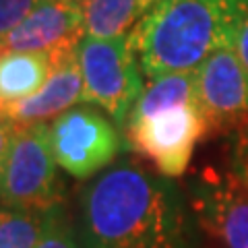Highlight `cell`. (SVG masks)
Returning <instances> with one entry per match:
<instances>
[{"label": "cell", "mask_w": 248, "mask_h": 248, "mask_svg": "<svg viewBox=\"0 0 248 248\" xmlns=\"http://www.w3.org/2000/svg\"><path fill=\"white\" fill-rule=\"evenodd\" d=\"M188 240L184 199L166 176L120 161L83 190V248H188Z\"/></svg>", "instance_id": "6da1fadb"}, {"label": "cell", "mask_w": 248, "mask_h": 248, "mask_svg": "<svg viewBox=\"0 0 248 248\" xmlns=\"http://www.w3.org/2000/svg\"><path fill=\"white\" fill-rule=\"evenodd\" d=\"M141 2H143V11L147 13V9H149V0H141Z\"/></svg>", "instance_id": "7402d4cb"}, {"label": "cell", "mask_w": 248, "mask_h": 248, "mask_svg": "<svg viewBox=\"0 0 248 248\" xmlns=\"http://www.w3.org/2000/svg\"><path fill=\"white\" fill-rule=\"evenodd\" d=\"M64 2H68V4H73V6H79V9H81V6H83V2H85V0H64Z\"/></svg>", "instance_id": "ffe728a7"}, {"label": "cell", "mask_w": 248, "mask_h": 248, "mask_svg": "<svg viewBox=\"0 0 248 248\" xmlns=\"http://www.w3.org/2000/svg\"><path fill=\"white\" fill-rule=\"evenodd\" d=\"M234 151H232V174L248 186V116L234 130Z\"/></svg>", "instance_id": "e0dca14e"}, {"label": "cell", "mask_w": 248, "mask_h": 248, "mask_svg": "<svg viewBox=\"0 0 248 248\" xmlns=\"http://www.w3.org/2000/svg\"><path fill=\"white\" fill-rule=\"evenodd\" d=\"M50 143L58 168L87 180L118 157L120 130L97 106H75L50 122Z\"/></svg>", "instance_id": "5b68a950"}, {"label": "cell", "mask_w": 248, "mask_h": 248, "mask_svg": "<svg viewBox=\"0 0 248 248\" xmlns=\"http://www.w3.org/2000/svg\"><path fill=\"white\" fill-rule=\"evenodd\" d=\"M197 211L223 248H248V186L234 174H209L197 192Z\"/></svg>", "instance_id": "9c48e42d"}, {"label": "cell", "mask_w": 248, "mask_h": 248, "mask_svg": "<svg viewBox=\"0 0 248 248\" xmlns=\"http://www.w3.org/2000/svg\"><path fill=\"white\" fill-rule=\"evenodd\" d=\"M35 248H79L73 215L64 205V201H58L44 211L42 230Z\"/></svg>", "instance_id": "9a60e30c"}, {"label": "cell", "mask_w": 248, "mask_h": 248, "mask_svg": "<svg viewBox=\"0 0 248 248\" xmlns=\"http://www.w3.org/2000/svg\"><path fill=\"white\" fill-rule=\"evenodd\" d=\"M155 2H159V0H149V9H151V6H153ZM149 9H147V11H149Z\"/></svg>", "instance_id": "603a6c76"}, {"label": "cell", "mask_w": 248, "mask_h": 248, "mask_svg": "<svg viewBox=\"0 0 248 248\" xmlns=\"http://www.w3.org/2000/svg\"><path fill=\"white\" fill-rule=\"evenodd\" d=\"M124 135L128 145L149 159L161 176L178 178L188 170L199 139L207 135V122L199 106L190 102L128 122Z\"/></svg>", "instance_id": "8992f818"}, {"label": "cell", "mask_w": 248, "mask_h": 248, "mask_svg": "<svg viewBox=\"0 0 248 248\" xmlns=\"http://www.w3.org/2000/svg\"><path fill=\"white\" fill-rule=\"evenodd\" d=\"M52 73L44 87L23 102L2 112L15 124H33L54 120L62 112L83 102V75L77 58V48L50 54Z\"/></svg>", "instance_id": "30bf717a"}, {"label": "cell", "mask_w": 248, "mask_h": 248, "mask_svg": "<svg viewBox=\"0 0 248 248\" xmlns=\"http://www.w3.org/2000/svg\"><path fill=\"white\" fill-rule=\"evenodd\" d=\"M197 106L207 133L236 130L248 116V77L234 44L213 50L195 71Z\"/></svg>", "instance_id": "52a82bcc"}, {"label": "cell", "mask_w": 248, "mask_h": 248, "mask_svg": "<svg viewBox=\"0 0 248 248\" xmlns=\"http://www.w3.org/2000/svg\"><path fill=\"white\" fill-rule=\"evenodd\" d=\"M52 73V58L44 52H4L0 56V112L44 87Z\"/></svg>", "instance_id": "8fae6325"}, {"label": "cell", "mask_w": 248, "mask_h": 248, "mask_svg": "<svg viewBox=\"0 0 248 248\" xmlns=\"http://www.w3.org/2000/svg\"><path fill=\"white\" fill-rule=\"evenodd\" d=\"M190 102L197 104L195 71L168 73V75L155 77V79L149 81V85H145L141 97L137 99L135 108L130 110L126 124L149 118V116L164 112L168 108H174L180 104H190Z\"/></svg>", "instance_id": "4fadbf2b"}, {"label": "cell", "mask_w": 248, "mask_h": 248, "mask_svg": "<svg viewBox=\"0 0 248 248\" xmlns=\"http://www.w3.org/2000/svg\"><path fill=\"white\" fill-rule=\"evenodd\" d=\"M15 124L11 118L0 112V170H2V164L6 159V153H9V147H11V141H13V135H15Z\"/></svg>", "instance_id": "d6986e66"}, {"label": "cell", "mask_w": 248, "mask_h": 248, "mask_svg": "<svg viewBox=\"0 0 248 248\" xmlns=\"http://www.w3.org/2000/svg\"><path fill=\"white\" fill-rule=\"evenodd\" d=\"M42 0H0V37L19 25Z\"/></svg>", "instance_id": "2e32d148"}, {"label": "cell", "mask_w": 248, "mask_h": 248, "mask_svg": "<svg viewBox=\"0 0 248 248\" xmlns=\"http://www.w3.org/2000/svg\"><path fill=\"white\" fill-rule=\"evenodd\" d=\"M234 48H236V54L240 62H242L244 71H246V77H248V13L244 15L242 23L236 31V37H234Z\"/></svg>", "instance_id": "ac0fdd59"}, {"label": "cell", "mask_w": 248, "mask_h": 248, "mask_svg": "<svg viewBox=\"0 0 248 248\" xmlns=\"http://www.w3.org/2000/svg\"><path fill=\"white\" fill-rule=\"evenodd\" d=\"M81 13L85 35L97 40L128 35L145 15L141 0H85Z\"/></svg>", "instance_id": "7c38bea8"}, {"label": "cell", "mask_w": 248, "mask_h": 248, "mask_svg": "<svg viewBox=\"0 0 248 248\" xmlns=\"http://www.w3.org/2000/svg\"><path fill=\"white\" fill-rule=\"evenodd\" d=\"M248 0H159L128 33L143 75L197 71L213 50L234 44Z\"/></svg>", "instance_id": "7a4b0ae2"}, {"label": "cell", "mask_w": 248, "mask_h": 248, "mask_svg": "<svg viewBox=\"0 0 248 248\" xmlns=\"http://www.w3.org/2000/svg\"><path fill=\"white\" fill-rule=\"evenodd\" d=\"M77 58L83 75V102L102 108L124 130L130 110L145 89L143 68L130 37L97 40L83 35Z\"/></svg>", "instance_id": "3957f363"}, {"label": "cell", "mask_w": 248, "mask_h": 248, "mask_svg": "<svg viewBox=\"0 0 248 248\" xmlns=\"http://www.w3.org/2000/svg\"><path fill=\"white\" fill-rule=\"evenodd\" d=\"M6 52V48H4V44H2V37H0V56Z\"/></svg>", "instance_id": "44dd1931"}, {"label": "cell", "mask_w": 248, "mask_h": 248, "mask_svg": "<svg viewBox=\"0 0 248 248\" xmlns=\"http://www.w3.org/2000/svg\"><path fill=\"white\" fill-rule=\"evenodd\" d=\"M44 211L0 205V248H35Z\"/></svg>", "instance_id": "5bb4252c"}, {"label": "cell", "mask_w": 248, "mask_h": 248, "mask_svg": "<svg viewBox=\"0 0 248 248\" xmlns=\"http://www.w3.org/2000/svg\"><path fill=\"white\" fill-rule=\"evenodd\" d=\"M62 201L50 124H17L0 170V205L46 211Z\"/></svg>", "instance_id": "277c9868"}, {"label": "cell", "mask_w": 248, "mask_h": 248, "mask_svg": "<svg viewBox=\"0 0 248 248\" xmlns=\"http://www.w3.org/2000/svg\"><path fill=\"white\" fill-rule=\"evenodd\" d=\"M83 13L64 0H42L11 33L2 37L6 52L54 54L79 48L83 40Z\"/></svg>", "instance_id": "ba28073f"}]
</instances>
